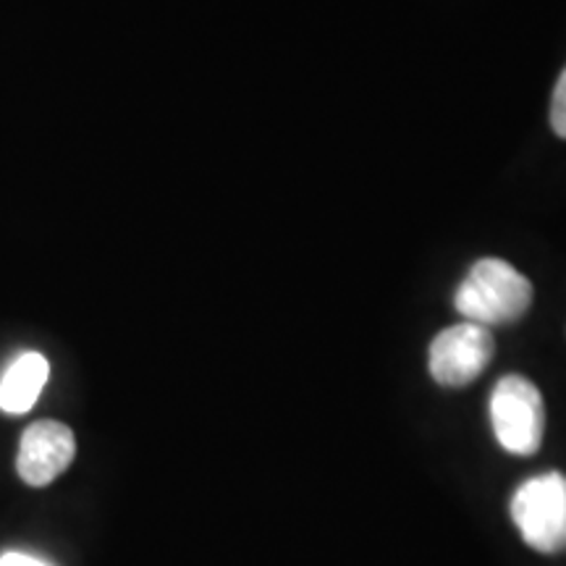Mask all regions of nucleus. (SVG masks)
<instances>
[{
    "label": "nucleus",
    "instance_id": "1",
    "mask_svg": "<svg viewBox=\"0 0 566 566\" xmlns=\"http://www.w3.org/2000/svg\"><path fill=\"white\" fill-rule=\"evenodd\" d=\"M454 304L467 323L483 328L516 323L533 304V283L506 260L483 258L459 283Z\"/></svg>",
    "mask_w": 566,
    "mask_h": 566
},
{
    "label": "nucleus",
    "instance_id": "2",
    "mask_svg": "<svg viewBox=\"0 0 566 566\" xmlns=\"http://www.w3.org/2000/svg\"><path fill=\"white\" fill-rule=\"evenodd\" d=\"M512 516L530 548L566 551V475L546 472L522 483L512 499Z\"/></svg>",
    "mask_w": 566,
    "mask_h": 566
},
{
    "label": "nucleus",
    "instance_id": "3",
    "mask_svg": "<svg viewBox=\"0 0 566 566\" xmlns=\"http://www.w3.org/2000/svg\"><path fill=\"white\" fill-rule=\"evenodd\" d=\"M491 422L509 454H535L546 433V405L533 380L522 375L501 378L491 396Z\"/></svg>",
    "mask_w": 566,
    "mask_h": 566
},
{
    "label": "nucleus",
    "instance_id": "4",
    "mask_svg": "<svg viewBox=\"0 0 566 566\" xmlns=\"http://www.w3.org/2000/svg\"><path fill=\"white\" fill-rule=\"evenodd\" d=\"M493 352L491 328L467 321L451 325L430 344V375L446 388H462L480 378V373L491 365Z\"/></svg>",
    "mask_w": 566,
    "mask_h": 566
},
{
    "label": "nucleus",
    "instance_id": "5",
    "mask_svg": "<svg viewBox=\"0 0 566 566\" xmlns=\"http://www.w3.org/2000/svg\"><path fill=\"white\" fill-rule=\"evenodd\" d=\"M76 457V438L69 424L55 420L32 422L19 441L17 472L27 485L45 488L69 470Z\"/></svg>",
    "mask_w": 566,
    "mask_h": 566
},
{
    "label": "nucleus",
    "instance_id": "6",
    "mask_svg": "<svg viewBox=\"0 0 566 566\" xmlns=\"http://www.w3.org/2000/svg\"><path fill=\"white\" fill-rule=\"evenodd\" d=\"M51 365L40 352H24L0 378V409L6 415H27L38 405L40 391L48 384Z\"/></svg>",
    "mask_w": 566,
    "mask_h": 566
},
{
    "label": "nucleus",
    "instance_id": "7",
    "mask_svg": "<svg viewBox=\"0 0 566 566\" xmlns=\"http://www.w3.org/2000/svg\"><path fill=\"white\" fill-rule=\"evenodd\" d=\"M551 126H554L558 137L566 139V69L558 76L554 97H551Z\"/></svg>",
    "mask_w": 566,
    "mask_h": 566
},
{
    "label": "nucleus",
    "instance_id": "8",
    "mask_svg": "<svg viewBox=\"0 0 566 566\" xmlns=\"http://www.w3.org/2000/svg\"><path fill=\"white\" fill-rule=\"evenodd\" d=\"M0 566H51L40 558H34L30 554H19V551H9V554L0 556Z\"/></svg>",
    "mask_w": 566,
    "mask_h": 566
}]
</instances>
